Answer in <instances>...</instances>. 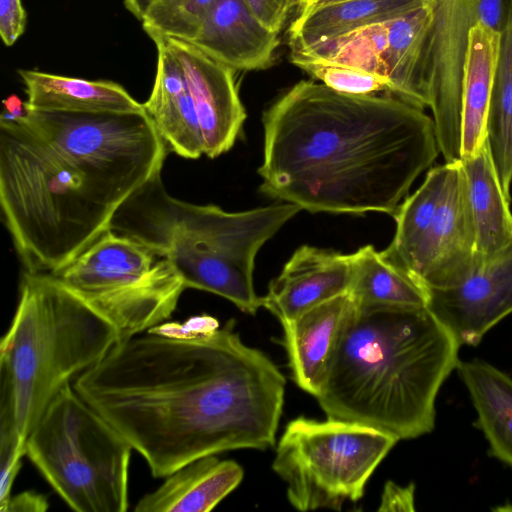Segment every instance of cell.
<instances>
[{
  "mask_svg": "<svg viewBox=\"0 0 512 512\" xmlns=\"http://www.w3.org/2000/svg\"><path fill=\"white\" fill-rule=\"evenodd\" d=\"M351 282V255L304 245L270 282L262 307L284 324L349 292Z\"/></svg>",
  "mask_w": 512,
  "mask_h": 512,
  "instance_id": "obj_15",
  "label": "cell"
},
{
  "mask_svg": "<svg viewBox=\"0 0 512 512\" xmlns=\"http://www.w3.org/2000/svg\"><path fill=\"white\" fill-rule=\"evenodd\" d=\"M455 162H446L430 169L422 185L400 204L393 216L396 232L390 245L381 254L406 273L445 194Z\"/></svg>",
  "mask_w": 512,
  "mask_h": 512,
  "instance_id": "obj_28",
  "label": "cell"
},
{
  "mask_svg": "<svg viewBox=\"0 0 512 512\" xmlns=\"http://www.w3.org/2000/svg\"><path fill=\"white\" fill-rule=\"evenodd\" d=\"M26 108V115L17 121L81 171L114 211L161 173L169 149L145 111L64 112L27 105Z\"/></svg>",
  "mask_w": 512,
  "mask_h": 512,
  "instance_id": "obj_9",
  "label": "cell"
},
{
  "mask_svg": "<svg viewBox=\"0 0 512 512\" xmlns=\"http://www.w3.org/2000/svg\"><path fill=\"white\" fill-rule=\"evenodd\" d=\"M216 0H158L141 22L150 38L159 36L191 42Z\"/></svg>",
  "mask_w": 512,
  "mask_h": 512,
  "instance_id": "obj_30",
  "label": "cell"
},
{
  "mask_svg": "<svg viewBox=\"0 0 512 512\" xmlns=\"http://www.w3.org/2000/svg\"><path fill=\"white\" fill-rule=\"evenodd\" d=\"M353 304L354 299L347 292L281 324L292 379L314 397L325 378Z\"/></svg>",
  "mask_w": 512,
  "mask_h": 512,
  "instance_id": "obj_18",
  "label": "cell"
},
{
  "mask_svg": "<svg viewBox=\"0 0 512 512\" xmlns=\"http://www.w3.org/2000/svg\"><path fill=\"white\" fill-rule=\"evenodd\" d=\"M4 110L0 115V120L17 121L22 119L27 112L26 103L17 95L12 94L3 100Z\"/></svg>",
  "mask_w": 512,
  "mask_h": 512,
  "instance_id": "obj_38",
  "label": "cell"
},
{
  "mask_svg": "<svg viewBox=\"0 0 512 512\" xmlns=\"http://www.w3.org/2000/svg\"><path fill=\"white\" fill-rule=\"evenodd\" d=\"M163 38L183 70L199 120L204 154L216 158L232 148L246 119L235 70L189 41Z\"/></svg>",
  "mask_w": 512,
  "mask_h": 512,
  "instance_id": "obj_14",
  "label": "cell"
},
{
  "mask_svg": "<svg viewBox=\"0 0 512 512\" xmlns=\"http://www.w3.org/2000/svg\"><path fill=\"white\" fill-rule=\"evenodd\" d=\"M243 476L237 462L204 456L167 475L158 488L137 502L134 511L208 512L241 483Z\"/></svg>",
  "mask_w": 512,
  "mask_h": 512,
  "instance_id": "obj_19",
  "label": "cell"
},
{
  "mask_svg": "<svg viewBox=\"0 0 512 512\" xmlns=\"http://www.w3.org/2000/svg\"><path fill=\"white\" fill-rule=\"evenodd\" d=\"M487 116V143L502 190L512 182V0H508Z\"/></svg>",
  "mask_w": 512,
  "mask_h": 512,
  "instance_id": "obj_26",
  "label": "cell"
},
{
  "mask_svg": "<svg viewBox=\"0 0 512 512\" xmlns=\"http://www.w3.org/2000/svg\"><path fill=\"white\" fill-rule=\"evenodd\" d=\"M25 85L26 105L33 109L64 112L144 111L120 84L86 80L36 70H18Z\"/></svg>",
  "mask_w": 512,
  "mask_h": 512,
  "instance_id": "obj_21",
  "label": "cell"
},
{
  "mask_svg": "<svg viewBox=\"0 0 512 512\" xmlns=\"http://www.w3.org/2000/svg\"><path fill=\"white\" fill-rule=\"evenodd\" d=\"M0 204L31 273L51 274L109 228L115 211L87 178L20 121L0 120Z\"/></svg>",
  "mask_w": 512,
  "mask_h": 512,
  "instance_id": "obj_6",
  "label": "cell"
},
{
  "mask_svg": "<svg viewBox=\"0 0 512 512\" xmlns=\"http://www.w3.org/2000/svg\"><path fill=\"white\" fill-rule=\"evenodd\" d=\"M476 232V264L512 242V213L487 143L474 157L461 159Z\"/></svg>",
  "mask_w": 512,
  "mask_h": 512,
  "instance_id": "obj_24",
  "label": "cell"
},
{
  "mask_svg": "<svg viewBox=\"0 0 512 512\" xmlns=\"http://www.w3.org/2000/svg\"><path fill=\"white\" fill-rule=\"evenodd\" d=\"M426 308L460 345L474 346L512 313V242L459 283L428 288Z\"/></svg>",
  "mask_w": 512,
  "mask_h": 512,
  "instance_id": "obj_12",
  "label": "cell"
},
{
  "mask_svg": "<svg viewBox=\"0 0 512 512\" xmlns=\"http://www.w3.org/2000/svg\"><path fill=\"white\" fill-rule=\"evenodd\" d=\"M293 1H294V5H295V6L300 7V6H303V5L309 4V3H311V2H312V1H314V0H293Z\"/></svg>",
  "mask_w": 512,
  "mask_h": 512,
  "instance_id": "obj_40",
  "label": "cell"
},
{
  "mask_svg": "<svg viewBox=\"0 0 512 512\" xmlns=\"http://www.w3.org/2000/svg\"><path fill=\"white\" fill-rule=\"evenodd\" d=\"M191 43L235 71H250L271 65L279 38L243 0H216Z\"/></svg>",
  "mask_w": 512,
  "mask_h": 512,
  "instance_id": "obj_16",
  "label": "cell"
},
{
  "mask_svg": "<svg viewBox=\"0 0 512 512\" xmlns=\"http://www.w3.org/2000/svg\"><path fill=\"white\" fill-rule=\"evenodd\" d=\"M388 22L364 26L308 49L290 52L343 64L387 78L384 55Z\"/></svg>",
  "mask_w": 512,
  "mask_h": 512,
  "instance_id": "obj_29",
  "label": "cell"
},
{
  "mask_svg": "<svg viewBox=\"0 0 512 512\" xmlns=\"http://www.w3.org/2000/svg\"><path fill=\"white\" fill-rule=\"evenodd\" d=\"M435 1L428 0L388 22L384 55L393 95L422 109L429 107L423 65L435 20Z\"/></svg>",
  "mask_w": 512,
  "mask_h": 512,
  "instance_id": "obj_20",
  "label": "cell"
},
{
  "mask_svg": "<svg viewBox=\"0 0 512 512\" xmlns=\"http://www.w3.org/2000/svg\"><path fill=\"white\" fill-rule=\"evenodd\" d=\"M477 23L501 32L507 12L506 0H473Z\"/></svg>",
  "mask_w": 512,
  "mask_h": 512,
  "instance_id": "obj_36",
  "label": "cell"
},
{
  "mask_svg": "<svg viewBox=\"0 0 512 512\" xmlns=\"http://www.w3.org/2000/svg\"><path fill=\"white\" fill-rule=\"evenodd\" d=\"M260 191L310 212L394 216L440 153L434 121L393 95L300 81L263 114Z\"/></svg>",
  "mask_w": 512,
  "mask_h": 512,
  "instance_id": "obj_2",
  "label": "cell"
},
{
  "mask_svg": "<svg viewBox=\"0 0 512 512\" xmlns=\"http://www.w3.org/2000/svg\"><path fill=\"white\" fill-rule=\"evenodd\" d=\"M157 48L155 82L143 108L169 151L187 159L204 154L194 102L183 70L163 37L151 38Z\"/></svg>",
  "mask_w": 512,
  "mask_h": 512,
  "instance_id": "obj_17",
  "label": "cell"
},
{
  "mask_svg": "<svg viewBox=\"0 0 512 512\" xmlns=\"http://www.w3.org/2000/svg\"><path fill=\"white\" fill-rule=\"evenodd\" d=\"M26 12L21 0H0V35L6 46H12L23 34Z\"/></svg>",
  "mask_w": 512,
  "mask_h": 512,
  "instance_id": "obj_33",
  "label": "cell"
},
{
  "mask_svg": "<svg viewBox=\"0 0 512 512\" xmlns=\"http://www.w3.org/2000/svg\"><path fill=\"white\" fill-rule=\"evenodd\" d=\"M350 255L352 282L349 293L356 303L426 307L425 290L372 245L363 246Z\"/></svg>",
  "mask_w": 512,
  "mask_h": 512,
  "instance_id": "obj_27",
  "label": "cell"
},
{
  "mask_svg": "<svg viewBox=\"0 0 512 512\" xmlns=\"http://www.w3.org/2000/svg\"><path fill=\"white\" fill-rule=\"evenodd\" d=\"M0 342V439L25 448L56 394L118 342L114 326L50 274L25 271Z\"/></svg>",
  "mask_w": 512,
  "mask_h": 512,
  "instance_id": "obj_5",
  "label": "cell"
},
{
  "mask_svg": "<svg viewBox=\"0 0 512 512\" xmlns=\"http://www.w3.org/2000/svg\"><path fill=\"white\" fill-rule=\"evenodd\" d=\"M457 371L477 412L490 454L512 468V379L481 360L459 361Z\"/></svg>",
  "mask_w": 512,
  "mask_h": 512,
  "instance_id": "obj_25",
  "label": "cell"
},
{
  "mask_svg": "<svg viewBox=\"0 0 512 512\" xmlns=\"http://www.w3.org/2000/svg\"><path fill=\"white\" fill-rule=\"evenodd\" d=\"M476 265V232L461 160L407 269L424 290L455 285Z\"/></svg>",
  "mask_w": 512,
  "mask_h": 512,
  "instance_id": "obj_13",
  "label": "cell"
},
{
  "mask_svg": "<svg viewBox=\"0 0 512 512\" xmlns=\"http://www.w3.org/2000/svg\"><path fill=\"white\" fill-rule=\"evenodd\" d=\"M300 210L287 202L242 212L191 204L169 195L158 173L117 208L109 227L167 258L186 288L255 314L262 307L253 285L256 254Z\"/></svg>",
  "mask_w": 512,
  "mask_h": 512,
  "instance_id": "obj_4",
  "label": "cell"
},
{
  "mask_svg": "<svg viewBox=\"0 0 512 512\" xmlns=\"http://www.w3.org/2000/svg\"><path fill=\"white\" fill-rule=\"evenodd\" d=\"M50 275L106 318L118 342L168 320L186 289L167 258L110 227Z\"/></svg>",
  "mask_w": 512,
  "mask_h": 512,
  "instance_id": "obj_8",
  "label": "cell"
},
{
  "mask_svg": "<svg viewBox=\"0 0 512 512\" xmlns=\"http://www.w3.org/2000/svg\"><path fill=\"white\" fill-rule=\"evenodd\" d=\"M460 344L426 307L354 301L315 398L327 418L398 440L430 433Z\"/></svg>",
  "mask_w": 512,
  "mask_h": 512,
  "instance_id": "obj_3",
  "label": "cell"
},
{
  "mask_svg": "<svg viewBox=\"0 0 512 512\" xmlns=\"http://www.w3.org/2000/svg\"><path fill=\"white\" fill-rule=\"evenodd\" d=\"M414 492L413 484L400 486L387 481L381 494L378 511H414Z\"/></svg>",
  "mask_w": 512,
  "mask_h": 512,
  "instance_id": "obj_35",
  "label": "cell"
},
{
  "mask_svg": "<svg viewBox=\"0 0 512 512\" xmlns=\"http://www.w3.org/2000/svg\"><path fill=\"white\" fill-rule=\"evenodd\" d=\"M234 325L206 314L165 321L117 342L73 386L154 477L204 456L273 447L286 381Z\"/></svg>",
  "mask_w": 512,
  "mask_h": 512,
  "instance_id": "obj_1",
  "label": "cell"
},
{
  "mask_svg": "<svg viewBox=\"0 0 512 512\" xmlns=\"http://www.w3.org/2000/svg\"><path fill=\"white\" fill-rule=\"evenodd\" d=\"M473 0H436L435 21L424 60V80L438 145L446 162L461 159L464 66Z\"/></svg>",
  "mask_w": 512,
  "mask_h": 512,
  "instance_id": "obj_11",
  "label": "cell"
},
{
  "mask_svg": "<svg viewBox=\"0 0 512 512\" xmlns=\"http://www.w3.org/2000/svg\"><path fill=\"white\" fill-rule=\"evenodd\" d=\"M25 450L0 441V505L12 495V485L21 466Z\"/></svg>",
  "mask_w": 512,
  "mask_h": 512,
  "instance_id": "obj_34",
  "label": "cell"
},
{
  "mask_svg": "<svg viewBox=\"0 0 512 512\" xmlns=\"http://www.w3.org/2000/svg\"><path fill=\"white\" fill-rule=\"evenodd\" d=\"M132 450L72 383L51 400L25 443V456L77 512L127 511Z\"/></svg>",
  "mask_w": 512,
  "mask_h": 512,
  "instance_id": "obj_7",
  "label": "cell"
},
{
  "mask_svg": "<svg viewBox=\"0 0 512 512\" xmlns=\"http://www.w3.org/2000/svg\"><path fill=\"white\" fill-rule=\"evenodd\" d=\"M47 499L34 491L11 495L0 505L1 512H44L48 509Z\"/></svg>",
  "mask_w": 512,
  "mask_h": 512,
  "instance_id": "obj_37",
  "label": "cell"
},
{
  "mask_svg": "<svg viewBox=\"0 0 512 512\" xmlns=\"http://www.w3.org/2000/svg\"><path fill=\"white\" fill-rule=\"evenodd\" d=\"M398 441L360 424L298 417L280 437L272 467L297 510H340L363 496L369 478Z\"/></svg>",
  "mask_w": 512,
  "mask_h": 512,
  "instance_id": "obj_10",
  "label": "cell"
},
{
  "mask_svg": "<svg viewBox=\"0 0 512 512\" xmlns=\"http://www.w3.org/2000/svg\"><path fill=\"white\" fill-rule=\"evenodd\" d=\"M158 0H124V5L138 20H142L149 7Z\"/></svg>",
  "mask_w": 512,
  "mask_h": 512,
  "instance_id": "obj_39",
  "label": "cell"
},
{
  "mask_svg": "<svg viewBox=\"0 0 512 512\" xmlns=\"http://www.w3.org/2000/svg\"><path fill=\"white\" fill-rule=\"evenodd\" d=\"M255 17L271 31L279 34L289 11L294 7L293 0H243Z\"/></svg>",
  "mask_w": 512,
  "mask_h": 512,
  "instance_id": "obj_32",
  "label": "cell"
},
{
  "mask_svg": "<svg viewBox=\"0 0 512 512\" xmlns=\"http://www.w3.org/2000/svg\"><path fill=\"white\" fill-rule=\"evenodd\" d=\"M500 35L481 23H475L469 30L462 93L461 159L474 157L487 140Z\"/></svg>",
  "mask_w": 512,
  "mask_h": 512,
  "instance_id": "obj_23",
  "label": "cell"
},
{
  "mask_svg": "<svg viewBox=\"0 0 512 512\" xmlns=\"http://www.w3.org/2000/svg\"><path fill=\"white\" fill-rule=\"evenodd\" d=\"M290 60L335 91L351 95H393L389 80L383 76L297 52H290Z\"/></svg>",
  "mask_w": 512,
  "mask_h": 512,
  "instance_id": "obj_31",
  "label": "cell"
},
{
  "mask_svg": "<svg viewBox=\"0 0 512 512\" xmlns=\"http://www.w3.org/2000/svg\"><path fill=\"white\" fill-rule=\"evenodd\" d=\"M426 1L341 0L298 8L288 28L290 51H302L355 29L388 22Z\"/></svg>",
  "mask_w": 512,
  "mask_h": 512,
  "instance_id": "obj_22",
  "label": "cell"
}]
</instances>
